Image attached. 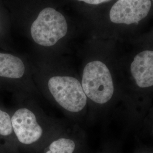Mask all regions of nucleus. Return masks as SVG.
<instances>
[{"instance_id":"10","label":"nucleus","mask_w":153,"mask_h":153,"mask_svg":"<svg viewBox=\"0 0 153 153\" xmlns=\"http://www.w3.org/2000/svg\"><path fill=\"white\" fill-rule=\"evenodd\" d=\"M13 132L11 117L7 112L0 109V135L7 136Z\"/></svg>"},{"instance_id":"12","label":"nucleus","mask_w":153,"mask_h":153,"mask_svg":"<svg viewBox=\"0 0 153 153\" xmlns=\"http://www.w3.org/2000/svg\"><path fill=\"white\" fill-rule=\"evenodd\" d=\"M152 1H153V0H152Z\"/></svg>"},{"instance_id":"8","label":"nucleus","mask_w":153,"mask_h":153,"mask_svg":"<svg viewBox=\"0 0 153 153\" xmlns=\"http://www.w3.org/2000/svg\"><path fill=\"white\" fill-rule=\"evenodd\" d=\"M75 149L76 143L71 138L61 137L51 142L45 153H73Z\"/></svg>"},{"instance_id":"11","label":"nucleus","mask_w":153,"mask_h":153,"mask_svg":"<svg viewBox=\"0 0 153 153\" xmlns=\"http://www.w3.org/2000/svg\"><path fill=\"white\" fill-rule=\"evenodd\" d=\"M9 18L6 12L0 4V38L7 33Z\"/></svg>"},{"instance_id":"1","label":"nucleus","mask_w":153,"mask_h":153,"mask_svg":"<svg viewBox=\"0 0 153 153\" xmlns=\"http://www.w3.org/2000/svg\"><path fill=\"white\" fill-rule=\"evenodd\" d=\"M13 21L43 58L56 57L75 36L76 27L57 0H10Z\"/></svg>"},{"instance_id":"6","label":"nucleus","mask_w":153,"mask_h":153,"mask_svg":"<svg viewBox=\"0 0 153 153\" xmlns=\"http://www.w3.org/2000/svg\"><path fill=\"white\" fill-rule=\"evenodd\" d=\"M130 71L136 85L141 88L153 86V50H145L135 56Z\"/></svg>"},{"instance_id":"5","label":"nucleus","mask_w":153,"mask_h":153,"mask_svg":"<svg viewBox=\"0 0 153 153\" xmlns=\"http://www.w3.org/2000/svg\"><path fill=\"white\" fill-rule=\"evenodd\" d=\"M11 119L13 131L22 144L31 145L43 136L44 127L30 108L22 107L17 109Z\"/></svg>"},{"instance_id":"7","label":"nucleus","mask_w":153,"mask_h":153,"mask_svg":"<svg viewBox=\"0 0 153 153\" xmlns=\"http://www.w3.org/2000/svg\"><path fill=\"white\" fill-rule=\"evenodd\" d=\"M32 68L26 59L0 52V77L15 80L26 78Z\"/></svg>"},{"instance_id":"4","label":"nucleus","mask_w":153,"mask_h":153,"mask_svg":"<svg viewBox=\"0 0 153 153\" xmlns=\"http://www.w3.org/2000/svg\"><path fill=\"white\" fill-rule=\"evenodd\" d=\"M152 0H117L104 14L94 15L93 20L100 33L108 25L137 24L149 14Z\"/></svg>"},{"instance_id":"9","label":"nucleus","mask_w":153,"mask_h":153,"mask_svg":"<svg viewBox=\"0 0 153 153\" xmlns=\"http://www.w3.org/2000/svg\"><path fill=\"white\" fill-rule=\"evenodd\" d=\"M69 4L78 8L79 10H97L100 7L108 5L113 0H64Z\"/></svg>"},{"instance_id":"3","label":"nucleus","mask_w":153,"mask_h":153,"mask_svg":"<svg viewBox=\"0 0 153 153\" xmlns=\"http://www.w3.org/2000/svg\"><path fill=\"white\" fill-rule=\"evenodd\" d=\"M81 83L88 99L96 104H106L113 97L115 88L111 72L99 58H92L86 62Z\"/></svg>"},{"instance_id":"2","label":"nucleus","mask_w":153,"mask_h":153,"mask_svg":"<svg viewBox=\"0 0 153 153\" xmlns=\"http://www.w3.org/2000/svg\"><path fill=\"white\" fill-rule=\"evenodd\" d=\"M36 70L46 78L49 95L62 109L76 114L86 107L88 99L81 83L68 68L57 61L56 57L43 58Z\"/></svg>"}]
</instances>
